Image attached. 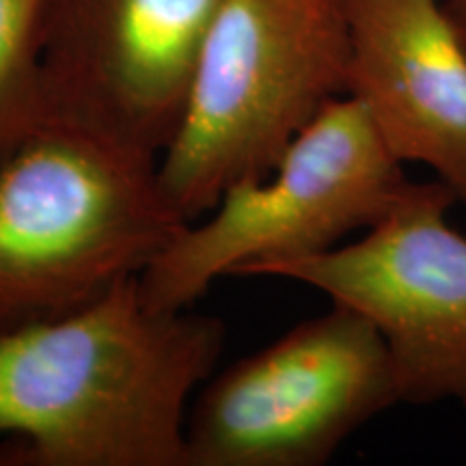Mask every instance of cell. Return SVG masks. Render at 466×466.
I'll return each instance as SVG.
<instances>
[{
  "label": "cell",
  "mask_w": 466,
  "mask_h": 466,
  "mask_svg": "<svg viewBox=\"0 0 466 466\" xmlns=\"http://www.w3.org/2000/svg\"><path fill=\"white\" fill-rule=\"evenodd\" d=\"M456 195L441 179L410 182L360 240L266 266L324 291L376 326L391 354L400 398L466 410V236L450 225Z\"/></svg>",
  "instance_id": "obj_6"
},
{
  "label": "cell",
  "mask_w": 466,
  "mask_h": 466,
  "mask_svg": "<svg viewBox=\"0 0 466 466\" xmlns=\"http://www.w3.org/2000/svg\"><path fill=\"white\" fill-rule=\"evenodd\" d=\"M220 0H44L50 121L162 158Z\"/></svg>",
  "instance_id": "obj_7"
},
{
  "label": "cell",
  "mask_w": 466,
  "mask_h": 466,
  "mask_svg": "<svg viewBox=\"0 0 466 466\" xmlns=\"http://www.w3.org/2000/svg\"><path fill=\"white\" fill-rule=\"evenodd\" d=\"M42 9L44 0H0V165L50 121Z\"/></svg>",
  "instance_id": "obj_9"
},
{
  "label": "cell",
  "mask_w": 466,
  "mask_h": 466,
  "mask_svg": "<svg viewBox=\"0 0 466 466\" xmlns=\"http://www.w3.org/2000/svg\"><path fill=\"white\" fill-rule=\"evenodd\" d=\"M348 93L341 0H220L160 182L188 223L229 186L277 167L302 127Z\"/></svg>",
  "instance_id": "obj_3"
},
{
  "label": "cell",
  "mask_w": 466,
  "mask_h": 466,
  "mask_svg": "<svg viewBox=\"0 0 466 466\" xmlns=\"http://www.w3.org/2000/svg\"><path fill=\"white\" fill-rule=\"evenodd\" d=\"M410 179L363 104L335 97L270 173L229 186L212 217L190 223L145 268V305L182 311L220 277H258L266 266L335 248L370 229Z\"/></svg>",
  "instance_id": "obj_4"
},
{
  "label": "cell",
  "mask_w": 466,
  "mask_h": 466,
  "mask_svg": "<svg viewBox=\"0 0 466 466\" xmlns=\"http://www.w3.org/2000/svg\"><path fill=\"white\" fill-rule=\"evenodd\" d=\"M158 165L56 121L0 165V335L93 305L190 225Z\"/></svg>",
  "instance_id": "obj_2"
},
{
  "label": "cell",
  "mask_w": 466,
  "mask_h": 466,
  "mask_svg": "<svg viewBox=\"0 0 466 466\" xmlns=\"http://www.w3.org/2000/svg\"><path fill=\"white\" fill-rule=\"evenodd\" d=\"M395 404L387 343L333 302L203 387L186 423L188 466H322Z\"/></svg>",
  "instance_id": "obj_5"
},
{
  "label": "cell",
  "mask_w": 466,
  "mask_h": 466,
  "mask_svg": "<svg viewBox=\"0 0 466 466\" xmlns=\"http://www.w3.org/2000/svg\"><path fill=\"white\" fill-rule=\"evenodd\" d=\"M218 318L145 305L138 277L66 318L0 335L3 466H188L190 395Z\"/></svg>",
  "instance_id": "obj_1"
},
{
  "label": "cell",
  "mask_w": 466,
  "mask_h": 466,
  "mask_svg": "<svg viewBox=\"0 0 466 466\" xmlns=\"http://www.w3.org/2000/svg\"><path fill=\"white\" fill-rule=\"evenodd\" d=\"M445 5L447 9H450L453 22H456L458 31L462 35L466 44V0H445Z\"/></svg>",
  "instance_id": "obj_10"
},
{
  "label": "cell",
  "mask_w": 466,
  "mask_h": 466,
  "mask_svg": "<svg viewBox=\"0 0 466 466\" xmlns=\"http://www.w3.org/2000/svg\"><path fill=\"white\" fill-rule=\"evenodd\" d=\"M348 96L466 206V44L445 0H341Z\"/></svg>",
  "instance_id": "obj_8"
}]
</instances>
